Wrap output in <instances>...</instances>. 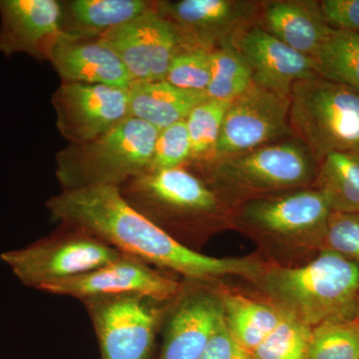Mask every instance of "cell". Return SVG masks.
Wrapping results in <instances>:
<instances>
[{"label":"cell","instance_id":"cell-1","mask_svg":"<svg viewBox=\"0 0 359 359\" xmlns=\"http://www.w3.org/2000/svg\"><path fill=\"white\" fill-rule=\"evenodd\" d=\"M45 205L61 224L83 230L121 254L187 280L204 283L224 276L257 280L262 273L259 264L249 259L205 256L180 244L136 211L117 187L62 191Z\"/></svg>","mask_w":359,"mask_h":359},{"label":"cell","instance_id":"cell-2","mask_svg":"<svg viewBox=\"0 0 359 359\" xmlns=\"http://www.w3.org/2000/svg\"><path fill=\"white\" fill-rule=\"evenodd\" d=\"M257 280L273 306L309 327L356 320L359 264L334 250L297 268L269 269Z\"/></svg>","mask_w":359,"mask_h":359},{"label":"cell","instance_id":"cell-3","mask_svg":"<svg viewBox=\"0 0 359 359\" xmlns=\"http://www.w3.org/2000/svg\"><path fill=\"white\" fill-rule=\"evenodd\" d=\"M159 132L130 116L95 140L69 144L56 155L55 175L62 191L119 188L145 173Z\"/></svg>","mask_w":359,"mask_h":359},{"label":"cell","instance_id":"cell-4","mask_svg":"<svg viewBox=\"0 0 359 359\" xmlns=\"http://www.w3.org/2000/svg\"><path fill=\"white\" fill-rule=\"evenodd\" d=\"M290 126L318 164L332 153H359V92L320 76L297 82Z\"/></svg>","mask_w":359,"mask_h":359},{"label":"cell","instance_id":"cell-5","mask_svg":"<svg viewBox=\"0 0 359 359\" xmlns=\"http://www.w3.org/2000/svg\"><path fill=\"white\" fill-rule=\"evenodd\" d=\"M119 191L136 211L176 241L179 231L197 230L219 208L216 192L185 166L146 172Z\"/></svg>","mask_w":359,"mask_h":359},{"label":"cell","instance_id":"cell-6","mask_svg":"<svg viewBox=\"0 0 359 359\" xmlns=\"http://www.w3.org/2000/svg\"><path fill=\"white\" fill-rule=\"evenodd\" d=\"M121 252L83 230L61 224L57 231L0 259L25 287L43 292L114 261Z\"/></svg>","mask_w":359,"mask_h":359},{"label":"cell","instance_id":"cell-7","mask_svg":"<svg viewBox=\"0 0 359 359\" xmlns=\"http://www.w3.org/2000/svg\"><path fill=\"white\" fill-rule=\"evenodd\" d=\"M201 165L219 188L245 195L302 188L314 182L318 172V163L295 139Z\"/></svg>","mask_w":359,"mask_h":359},{"label":"cell","instance_id":"cell-8","mask_svg":"<svg viewBox=\"0 0 359 359\" xmlns=\"http://www.w3.org/2000/svg\"><path fill=\"white\" fill-rule=\"evenodd\" d=\"M171 302L140 294L83 302L101 359H154L156 337Z\"/></svg>","mask_w":359,"mask_h":359},{"label":"cell","instance_id":"cell-9","mask_svg":"<svg viewBox=\"0 0 359 359\" xmlns=\"http://www.w3.org/2000/svg\"><path fill=\"white\" fill-rule=\"evenodd\" d=\"M263 4L243 0L156 1V9L178 33L182 48L212 51L235 46L245 30L259 25Z\"/></svg>","mask_w":359,"mask_h":359},{"label":"cell","instance_id":"cell-10","mask_svg":"<svg viewBox=\"0 0 359 359\" xmlns=\"http://www.w3.org/2000/svg\"><path fill=\"white\" fill-rule=\"evenodd\" d=\"M290 108V96L252 84L230 102L212 160L294 139Z\"/></svg>","mask_w":359,"mask_h":359},{"label":"cell","instance_id":"cell-11","mask_svg":"<svg viewBox=\"0 0 359 359\" xmlns=\"http://www.w3.org/2000/svg\"><path fill=\"white\" fill-rule=\"evenodd\" d=\"M332 209L318 189L248 201L240 219L250 229L292 242L323 247Z\"/></svg>","mask_w":359,"mask_h":359},{"label":"cell","instance_id":"cell-12","mask_svg":"<svg viewBox=\"0 0 359 359\" xmlns=\"http://www.w3.org/2000/svg\"><path fill=\"white\" fill-rule=\"evenodd\" d=\"M99 39L121 59L134 82L164 81L172 59L182 48L178 33L158 13L156 1L147 13Z\"/></svg>","mask_w":359,"mask_h":359},{"label":"cell","instance_id":"cell-13","mask_svg":"<svg viewBox=\"0 0 359 359\" xmlns=\"http://www.w3.org/2000/svg\"><path fill=\"white\" fill-rule=\"evenodd\" d=\"M56 126L70 144L108 133L130 117L128 90L62 82L52 96Z\"/></svg>","mask_w":359,"mask_h":359},{"label":"cell","instance_id":"cell-14","mask_svg":"<svg viewBox=\"0 0 359 359\" xmlns=\"http://www.w3.org/2000/svg\"><path fill=\"white\" fill-rule=\"evenodd\" d=\"M183 283L133 257L122 254L100 268L43 290L74 297L82 302L118 295L140 294L163 302L173 301Z\"/></svg>","mask_w":359,"mask_h":359},{"label":"cell","instance_id":"cell-15","mask_svg":"<svg viewBox=\"0 0 359 359\" xmlns=\"http://www.w3.org/2000/svg\"><path fill=\"white\" fill-rule=\"evenodd\" d=\"M222 316L218 295L182 285L165 316L158 359H200Z\"/></svg>","mask_w":359,"mask_h":359},{"label":"cell","instance_id":"cell-16","mask_svg":"<svg viewBox=\"0 0 359 359\" xmlns=\"http://www.w3.org/2000/svg\"><path fill=\"white\" fill-rule=\"evenodd\" d=\"M61 32L57 0H0V53L9 58L25 53L49 61Z\"/></svg>","mask_w":359,"mask_h":359},{"label":"cell","instance_id":"cell-17","mask_svg":"<svg viewBox=\"0 0 359 359\" xmlns=\"http://www.w3.org/2000/svg\"><path fill=\"white\" fill-rule=\"evenodd\" d=\"M236 48L250 65L254 83L276 93L290 96L297 82L318 76L313 58L287 46L259 25L245 30Z\"/></svg>","mask_w":359,"mask_h":359},{"label":"cell","instance_id":"cell-18","mask_svg":"<svg viewBox=\"0 0 359 359\" xmlns=\"http://www.w3.org/2000/svg\"><path fill=\"white\" fill-rule=\"evenodd\" d=\"M49 62L65 83L124 90L134 83L121 59L99 39H71L63 34L54 45Z\"/></svg>","mask_w":359,"mask_h":359},{"label":"cell","instance_id":"cell-19","mask_svg":"<svg viewBox=\"0 0 359 359\" xmlns=\"http://www.w3.org/2000/svg\"><path fill=\"white\" fill-rule=\"evenodd\" d=\"M257 25L311 58L332 29L321 13L320 1L313 0H278L263 4Z\"/></svg>","mask_w":359,"mask_h":359},{"label":"cell","instance_id":"cell-20","mask_svg":"<svg viewBox=\"0 0 359 359\" xmlns=\"http://www.w3.org/2000/svg\"><path fill=\"white\" fill-rule=\"evenodd\" d=\"M61 32L71 39H99L139 18L155 6L146 0H67L60 1Z\"/></svg>","mask_w":359,"mask_h":359},{"label":"cell","instance_id":"cell-21","mask_svg":"<svg viewBox=\"0 0 359 359\" xmlns=\"http://www.w3.org/2000/svg\"><path fill=\"white\" fill-rule=\"evenodd\" d=\"M128 94L130 116L158 130L185 120L196 106L209 99L205 92L178 88L166 81L134 82Z\"/></svg>","mask_w":359,"mask_h":359},{"label":"cell","instance_id":"cell-22","mask_svg":"<svg viewBox=\"0 0 359 359\" xmlns=\"http://www.w3.org/2000/svg\"><path fill=\"white\" fill-rule=\"evenodd\" d=\"M226 327L236 340L252 353L283 320V313L244 295H219Z\"/></svg>","mask_w":359,"mask_h":359},{"label":"cell","instance_id":"cell-23","mask_svg":"<svg viewBox=\"0 0 359 359\" xmlns=\"http://www.w3.org/2000/svg\"><path fill=\"white\" fill-rule=\"evenodd\" d=\"M314 181L332 212H359V153L327 155L318 163Z\"/></svg>","mask_w":359,"mask_h":359},{"label":"cell","instance_id":"cell-24","mask_svg":"<svg viewBox=\"0 0 359 359\" xmlns=\"http://www.w3.org/2000/svg\"><path fill=\"white\" fill-rule=\"evenodd\" d=\"M313 59L318 76L359 92V33L332 28Z\"/></svg>","mask_w":359,"mask_h":359},{"label":"cell","instance_id":"cell-25","mask_svg":"<svg viewBox=\"0 0 359 359\" xmlns=\"http://www.w3.org/2000/svg\"><path fill=\"white\" fill-rule=\"evenodd\" d=\"M212 75L207 93L212 100L231 102L254 84L252 71L235 46L211 51Z\"/></svg>","mask_w":359,"mask_h":359},{"label":"cell","instance_id":"cell-26","mask_svg":"<svg viewBox=\"0 0 359 359\" xmlns=\"http://www.w3.org/2000/svg\"><path fill=\"white\" fill-rule=\"evenodd\" d=\"M229 105L230 102L208 99L186 118L192 148L190 163L204 164L212 160Z\"/></svg>","mask_w":359,"mask_h":359},{"label":"cell","instance_id":"cell-27","mask_svg":"<svg viewBox=\"0 0 359 359\" xmlns=\"http://www.w3.org/2000/svg\"><path fill=\"white\" fill-rule=\"evenodd\" d=\"M306 359H359V321H330L313 327Z\"/></svg>","mask_w":359,"mask_h":359},{"label":"cell","instance_id":"cell-28","mask_svg":"<svg viewBox=\"0 0 359 359\" xmlns=\"http://www.w3.org/2000/svg\"><path fill=\"white\" fill-rule=\"evenodd\" d=\"M313 327L283 313L271 334L252 351L255 359H306Z\"/></svg>","mask_w":359,"mask_h":359},{"label":"cell","instance_id":"cell-29","mask_svg":"<svg viewBox=\"0 0 359 359\" xmlns=\"http://www.w3.org/2000/svg\"><path fill=\"white\" fill-rule=\"evenodd\" d=\"M211 75V51L181 48L172 59L164 81L189 91L205 92Z\"/></svg>","mask_w":359,"mask_h":359},{"label":"cell","instance_id":"cell-30","mask_svg":"<svg viewBox=\"0 0 359 359\" xmlns=\"http://www.w3.org/2000/svg\"><path fill=\"white\" fill-rule=\"evenodd\" d=\"M191 158L192 148L186 119L181 120L160 130L147 172L184 167L191 162Z\"/></svg>","mask_w":359,"mask_h":359},{"label":"cell","instance_id":"cell-31","mask_svg":"<svg viewBox=\"0 0 359 359\" xmlns=\"http://www.w3.org/2000/svg\"><path fill=\"white\" fill-rule=\"evenodd\" d=\"M321 248L339 252L359 264V212H332Z\"/></svg>","mask_w":359,"mask_h":359},{"label":"cell","instance_id":"cell-32","mask_svg":"<svg viewBox=\"0 0 359 359\" xmlns=\"http://www.w3.org/2000/svg\"><path fill=\"white\" fill-rule=\"evenodd\" d=\"M200 359H255L231 335L222 316Z\"/></svg>","mask_w":359,"mask_h":359},{"label":"cell","instance_id":"cell-33","mask_svg":"<svg viewBox=\"0 0 359 359\" xmlns=\"http://www.w3.org/2000/svg\"><path fill=\"white\" fill-rule=\"evenodd\" d=\"M320 4L330 27L359 33V0H323Z\"/></svg>","mask_w":359,"mask_h":359},{"label":"cell","instance_id":"cell-34","mask_svg":"<svg viewBox=\"0 0 359 359\" xmlns=\"http://www.w3.org/2000/svg\"><path fill=\"white\" fill-rule=\"evenodd\" d=\"M356 320L359 321V297H358V313H356Z\"/></svg>","mask_w":359,"mask_h":359}]
</instances>
